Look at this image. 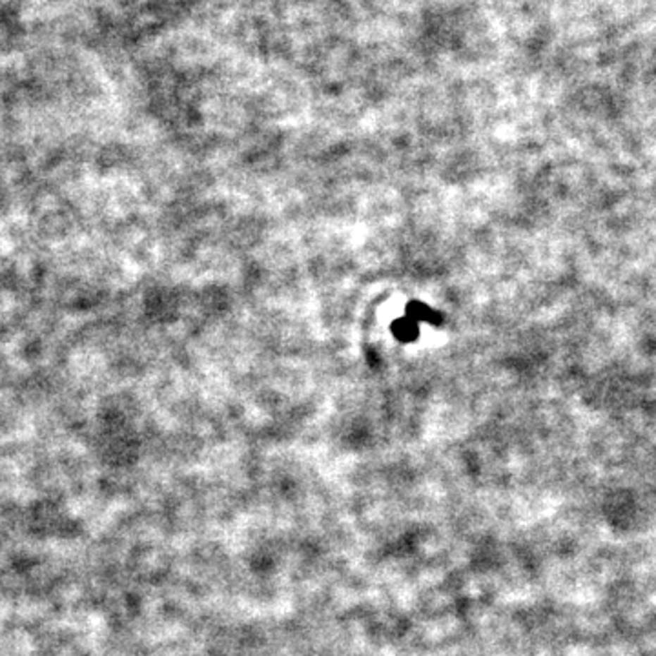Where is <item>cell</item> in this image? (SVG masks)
Returning <instances> with one entry per match:
<instances>
[{"label":"cell","mask_w":656,"mask_h":656,"mask_svg":"<svg viewBox=\"0 0 656 656\" xmlns=\"http://www.w3.org/2000/svg\"><path fill=\"white\" fill-rule=\"evenodd\" d=\"M394 334L403 341H412L418 334V328H416V321L414 319H400L394 325Z\"/></svg>","instance_id":"cell-1"},{"label":"cell","mask_w":656,"mask_h":656,"mask_svg":"<svg viewBox=\"0 0 656 656\" xmlns=\"http://www.w3.org/2000/svg\"><path fill=\"white\" fill-rule=\"evenodd\" d=\"M407 314H409V317L410 319H414V321H431V323H436L434 321V319H436V312H432L431 309H428V307H425V304H410V309H407Z\"/></svg>","instance_id":"cell-2"}]
</instances>
